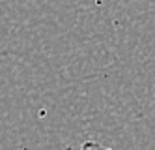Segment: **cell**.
Masks as SVG:
<instances>
[{
    "label": "cell",
    "mask_w": 155,
    "mask_h": 150,
    "mask_svg": "<svg viewBox=\"0 0 155 150\" xmlns=\"http://www.w3.org/2000/svg\"><path fill=\"white\" fill-rule=\"evenodd\" d=\"M65 150H110V148L103 146L101 143H97V141H84L79 148H75V146H65Z\"/></svg>",
    "instance_id": "obj_1"
}]
</instances>
